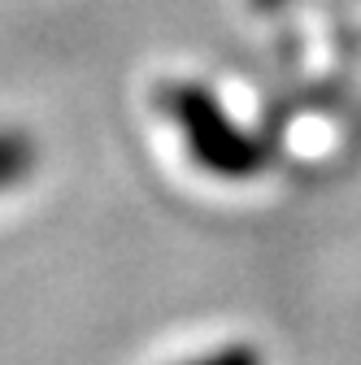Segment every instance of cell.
<instances>
[{
    "instance_id": "6da1fadb",
    "label": "cell",
    "mask_w": 361,
    "mask_h": 365,
    "mask_svg": "<svg viewBox=\"0 0 361 365\" xmlns=\"http://www.w3.org/2000/svg\"><path fill=\"white\" fill-rule=\"evenodd\" d=\"M161 113L178 126L188 153L196 157L200 170L218 178H253L265 170V144L257 135H248L227 109L218 105V96L200 83H166L157 91Z\"/></svg>"
},
{
    "instance_id": "7a4b0ae2",
    "label": "cell",
    "mask_w": 361,
    "mask_h": 365,
    "mask_svg": "<svg viewBox=\"0 0 361 365\" xmlns=\"http://www.w3.org/2000/svg\"><path fill=\"white\" fill-rule=\"evenodd\" d=\"M31 161H35V153H31L26 135L0 130V187H14L18 178H26L31 174Z\"/></svg>"
},
{
    "instance_id": "3957f363",
    "label": "cell",
    "mask_w": 361,
    "mask_h": 365,
    "mask_svg": "<svg viewBox=\"0 0 361 365\" xmlns=\"http://www.w3.org/2000/svg\"><path fill=\"white\" fill-rule=\"evenodd\" d=\"M188 365H261V352L248 348V344H227V348H218V352H205Z\"/></svg>"
},
{
    "instance_id": "277c9868",
    "label": "cell",
    "mask_w": 361,
    "mask_h": 365,
    "mask_svg": "<svg viewBox=\"0 0 361 365\" xmlns=\"http://www.w3.org/2000/svg\"><path fill=\"white\" fill-rule=\"evenodd\" d=\"M248 5H253V9H261V14H270V9H283L288 0H248Z\"/></svg>"
}]
</instances>
